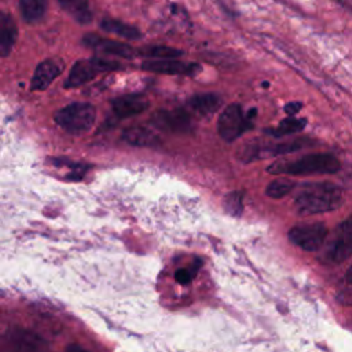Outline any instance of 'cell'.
Segmentation results:
<instances>
[{
  "mask_svg": "<svg viewBox=\"0 0 352 352\" xmlns=\"http://www.w3.org/2000/svg\"><path fill=\"white\" fill-rule=\"evenodd\" d=\"M344 204V191L330 182H311L301 186L294 198L296 212L301 216L320 214L338 209Z\"/></svg>",
  "mask_w": 352,
  "mask_h": 352,
  "instance_id": "1",
  "label": "cell"
},
{
  "mask_svg": "<svg viewBox=\"0 0 352 352\" xmlns=\"http://www.w3.org/2000/svg\"><path fill=\"white\" fill-rule=\"evenodd\" d=\"M341 169L340 160L330 153L307 154L293 161H276L267 170L271 175L311 176V175H333Z\"/></svg>",
  "mask_w": 352,
  "mask_h": 352,
  "instance_id": "2",
  "label": "cell"
},
{
  "mask_svg": "<svg viewBox=\"0 0 352 352\" xmlns=\"http://www.w3.org/2000/svg\"><path fill=\"white\" fill-rule=\"evenodd\" d=\"M54 120L67 133L80 135L92 128L96 120V110L91 103L76 102L58 110Z\"/></svg>",
  "mask_w": 352,
  "mask_h": 352,
  "instance_id": "3",
  "label": "cell"
},
{
  "mask_svg": "<svg viewBox=\"0 0 352 352\" xmlns=\"http://www.w3.org/2000/svg\"><path fill=\"white\" fill-rule=\"evenodd\" d=\"M0 352H50V345L36 331L12 326L0 337Z\"/></svg>",
  "mask_w": 352,
  "mask_h": 352,
  "instance_id": "4",
  "label": "cell"
},
{
  "mask_svg": "<svg viewBox=\"0 0 352 352\" xmlns=\"http://www.w3.org/2000/svg\"><path fill=\"white\" fill-rule=\"evenodd\" d=\"M351 256H352V216H349L336 227L327 243L324 245L320 258L323 263L334 265V264H341Z\"/></svg>",
  "mask_w": 352,
  "mask_h": 352,
  "instance_id": "5",
  "label": "cell"
},
{
  "mask_svg": "<svg viewBox=\"0 0 352 352\" xmlns=\"http://www.w3.org/2000/svg\"><path fill=\"white\" fill-rule=\"evenodd\" d=\"M121 65L116 60H109L103 58H91L77 60L69 72L65 81V88H77L92 78H95L102 72H111L120 69Z\"/></svg>",
  "mask_w": 352,
  "mask_h": 352,
  "instance_id": "6",
  "label": "cell"
},
{
  "mask_svg": "<svg viewBox=\"0 0 352 352\" xmlns=\"http://www.w3.org/2000/svg\"><path fill=\"white\" fill-rule=\"evenodd\" d=\"M329 235V230L324 223H302L289 230V241L307 252H318L323 248Z\"/></svg>",
  "mask_w": 352,
  "mask_h": 352,
  "instance_id": "7",
  "label": "cell"
},
{
  "mask_svg": "<svg viewBox=\"0 0 352 352\" xmlns=\"http://www.w3.org/2000/svg\"><path fill=\"white\" fill-rule=\"evenodd\" d=\"M250 128L252 124L238 103L227 106L217 120V132L226 142H234Z\"/></svg>",
  "mask_w": 352,
  "mask_h": 352,
  "instance_id": "8",
  "label": "cell"
},
{
  "mask_svg": "<svg viewBox=\"0 0 352 352\" xmlns=\"http://www.w3.org/2000/svg\"><path fill=\"white\" fill-rule=\"evenodd\" d=\"M150 122L160 131L172 132V133H186L191 129V120L186 110L173 109V110H158L155 111Z\"/></svg>",
  "mask_w": 352,
  "mask_h": 352,
  "instance_id": "9",
  "label": "cell"
},
{
  "mask_svg": "<svg viewBox=\"0 0 352 352\" xmlns=\"http://www.w3.org/2000/svg\"><path fill=\"white\" fill-rule=\"evenodd\" d=\"M82 44L89 48L99 50L107 55H114V56H120V58H125V59H132L139 54V51H136L133 47L128 45L126 43L104 38L95 33L85 34L82 37Z\"/></svg>",
  "mask_w": 352,
  "mask_h": 352,
  "instance_id": "10",
  "label": "cell"
},
{
  "mask_svg": "<svg viewBox=\"0 0 352 352\" xmlns=\"http://www.w3.org/2000/svg\"><path fill=\"white\" fill-rule=\"evenodd\" d=\"M142 69L160 74H192L201 67L197 63H184L175 59H148L142 63Z\"/></svg>",
  "mask_w": 352,
  "mask_h": 352,
  "instance_id": "11",
  "label": "cell"
},
{
  "mask_svg": "<svg viewBox=\"0 0 352 352\" xmlns=\"http://www.w3.org/2000/svg\"><path fill=\"white\" fill-rule=\"evenodd\" d=\"M148 107V100L142 94H128L111 100V109L120 118H128L143 113Z\"/></svg>",
  "mask_w": 352,
  "mask_h": 352,
  "instance_id": "12",
  "label": "cell"
},
{
  "mask_svg": "<svg viewBox=\"0 0 352 352\" xmlns=\"http://www.w3.org/2000/svg\"><path fill=\"white\" fill-rule=\"evenodd\" d=\"M62 63L56 59H45L40 62L30 81L32 91H44L62 73Z\"/></svg>",
  "mask_w": 352,
  "mask_h": 352,
  "instance_id": "13",
  "label": "cell"
},
{
  "mask_svg": "<svg viewBox=\"0 0 352 352\" xmlns=\"http://www.w3.org/2000/svg\"><path fill=\"white\" fill-rule=\"evenodd\" d=\"M121 139L136 147H158L161 144V139L148 128L144 126H129L125 128L121 133Z\"/></svg>",
  "mask_w": 352,
  "mask_h": 352,
  "instance_id": "14",
  "label": "cell"
},
{
  "mask_svg": "<svg viewBox=\"0 0 352 352\" xmlns=\"http://www.w3.org/2000/svg\"><path fill=\"white\" fill-rule=\"evenodd\" d=\"M16 36H18V29H16V23L14 21V18L7 14V12H1L0 15V55L3 58H6L15 41H16Z\"/></svg>",
  "mask_w": 352,
  "mask_h": 352,
  "instance_id": "15",
  "label": "cell"
},
{
  "mask_svg": "<svg viewBox=\"0 0 352 352\" xmlns=\"http://www.w3.org/2000/svg\"><path fill=\"white\" fill-rule=\"evenodd\" d=\"M220 103H221L220 96L216 95V94H213V92L195 94V95H192V96L188 99V102H187L188 107H190L194 113H197V114H199V116H202V117L213 114V113L220 107Z\"/></svg>",
  "mask_w": 352,
  "mask_h": 352,
  "instance_id": "16",
  "label": "cell"
},
{
  "mask_svg": "<svg viewBox=\"0 0 352 352\" xmlns=\"http://www.w3.org/2000/svg\"><path fill=\"white\" fill-rule=\"evenodd\" d=\"M100 29L107 33H111V34H116V36H120L124 38H131V40H138L142 36V33L138 30V28L124 23L121 21L113 19V18H103L100 21Z\"/></svg>",
  "mask_w": 352,
  "mask_h": 352,
  "instance_id": "17",
  "label": "cell"
},
{
  "mask_svg": "<svg viewBox=\"0 0 352 352\" xmlns=\"http://www.w3.org/2000/svg\"><path fill=\"white\" fill-rule=\"evenodd\" d=\"M65 11H67L77 22L88 23L92 21L88 0H58Z\"/></svg>",
  "mask_w": 352,
  "mask_h": 352,
  "instance_id": "18",
  "label": "cell"
},
{
  "mask_svg": "<svg viewBox=\"0 0 352 352\" xmlns=\"http://www.w3.org/2000/svg\"><path fill=\"white\" fill-rule=\"evenodd\" d=\"M19 11L26 22L36 23L47 11V0H19Z\"/></svg>",
  "mask_w": 352,
  "mask_h": 352,
  "instance_id": "19",
  "label": "cell"
},
{
  "mask_svg": "<svg viewBox=\"0 0 352 352\" xmlns=\"http://www.w3.org/2000/svg\"><path fill=\"white\" fill-rule=\"evenodd\" d=\"M307 124L305 118H298V117H287L279 122V125L275 129L268 131L274 138H282V136H289L293 133H297L304 129Z\"/></svg>",
  "mask_w": 352,
  "mask_h": 352,
  "instance_id": "20",
  "label": "cell"
},
{
  "mask_svg": "<svg viewBox=\"0 0 352 352\" xmlns=\"http://www.w3.org/2000/svg\"><path fill=\"white\" fill-rule=\"evenodd\" d=\"M139 55L150 59H175L176 56H182L183 51L168 45H147L139 50Z\"/></svg>",
  "mask_w": 352,
  "mask_h": 352,
  "instance_id": "21",
  "label": "cell"
},
{
  "mask_svg": "<svg viewBox=\"0 0 352 352\" xmlns=\"http://www.w3.org/2000/svg\"><path fill=\"white\" fill-rule=\"evenodd\" d=\"M296 187V183L290 179H275L268 183L265 187V195L274 199H279L286 197L289 192L293 191Z\"/></svg>",
  "mask_w": 352,
  "mask_h": 352,
  "instance_id": "22",
  "label": "cell"
},
{
  "mask_svg": "<svg viewBox=\"0 0 352 352\" xmlns=\"http://www.w3.org/2000/svg\"><path fill=\"white\" fill-rule=\"evenodd\" d=\"M223 206L228 214L239 217L243 212V194L241 191L228 192L223 199Z\"/></svg>",
  "mask_w": 352,
  "mask_h": 352,
  "instance_id": "23",
  "label": "cell"
},
{
  "mask_svg": "<svg viewBox=\"0 0 352 352\" xmlns=\"http://www.w3.org/2000/svg\"><path fill=\"white\" fill-rule=\"evenodd\" d=\"M309 140L305 139H296V140H290V142H285V143H279V144H274V146H268V148H265V151L271 155H280V154H289L297 150H301L302 147L308 146Z\"/></svg>",
  "mask_w": 352,
  "mask_h": 352,
  "instance_id": "24",
  "label": "cell"
},
{
  "mask_svg": "<svg viewBox=\"0 0 352 352\" xmlns=\"http://www.w3.org/2000/svg\"><path fill=\"white\" fill-rule=\"evenodd\" d=\"M199 263H201V260L195 258V261H194V264H192L191 268H179V270L175 272V279L177 280V283H180V285H188V283H191L192 278L195 276L197 270L201 267Z\"/></svg>",
  "mask_w": 352,
  "mask_h": 352,
  "instance_id": "25",
  "label": "cell"
},
{
  "mask_svg": "<svg viewBox=\"0 0 352 352\" xmlns=\"http://www.w3.org/2000/svg\"><path fill=\"white\" fill-rule=\"evenodd\" d=\"M301 110V103L298 102H290L285 106V111L289 117H294Z\"/></svg>",
  "mask_w": 352,
  "mask_h": 352,
  "instance_id": "26",
  "label": "cell"
},
{
  "mask_svg": "<svg viewBox=\"0 0 352 352\" xmlns=\"http://www.w3.org/2000/svg\"><path fill=\"white\" fill-rule=\"evenodd\" d=\"M63 352H89V351H87L85 348H82V346L78 345V344H70V345H67V346L63 349Z\"/></svg>",
  "mask_w": 352,
  "mask_h": 352,
  "instance_id": "27",
  "label": "cell"
},
{
  "mask_svg": "<svg viewBox=\"0 0 352 352\" xmlns=\"http://www.w3.org/2000/svg\"><path fill=\"white\" fill-rule=\"evenodd\" d=\"M345 280H346L349 285H352V264L349 265V268H348L346 272H345Z\"/></svg>",
  "mask_w": 352,
  "mask_h": 352,
  "instance_id": "28",
  "label": "cell"
}]
</instances>
